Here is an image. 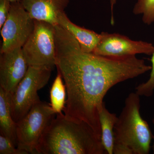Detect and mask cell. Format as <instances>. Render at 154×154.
I'll list each match as a JSON object with an SVG mask.
<instances>
[{"label": "cell", "instance_id": "6da1fadb", "mask_svg": "<svg viewBox=\"0 0 154 154\" xmlns=\"http://www.w3.org/2000/svg\"><path fill=\"white\" fill-rule=\"evenodd\" d=\"M56 66L64 80L67 118L89 125L101 138L99 114L110 88L151 70V66L136 56L113 57L82 50L71 34L55 26Z\"/></svg>", "mask_w": 154, "mask_h": 154}, {"label": "cell", "instance_id": "7a4b0ae2", "mask_svg": "<svg viewBox=\"0 0 154 154\" xmlns=\"http://www.w3.org/2000/svg\"><path fill=\"white\" fill-rule=\"evenodd\" d=\"M45 131L36 154H106L101 138L83 121L56 114Z\"/></svg>", "mask_w": 154, "mask_h": 154}, {"label": "cell", "instance_id": "3957f363", "mask_svg": "<svg viewBox=\"0 0 154 154\" xmlns=\"http://www.w3.org/2000/svg\"><path fill=\"white\" fill-rule=\"evenodd\" d=\"M140 96L131 93L114 128L113 154H148L152 134L148 123L141 116Z\"/></svg>", "mask_w": 154, "mask_h": 154}, {"label": "cell", "instance_id": "277c9868", "mask_svg": "<svg viewBox=\"0 0 154 154\" xmlns=\"http://www.w3.org/2000/svg\"><path fill=\"white\" fill-rule=\"evenodd\" d=\"M52 70L46 67L29 66L14 93L10 94L11 114L15 122L23 118L40 99L37 92L47 85Z\"/></svg>", "mask_w": 154, "mask_h": 154}, {"label": "cell", "instance_id": "5b68a950", "mask_svg": "<svg viewBox=\"0 0 154 154\" xmlns=\"http://www.w3.org/2000/svg\"><path fill=\"white\" fill-rule=\"evenodd\" d=\"M56 113L50 104L39 99L29 112L17 122V148L36 154L38 142Z\"/></svg>", "mask_w": 154, "mask_h": 154}, {"label": "cell", "instance_id": "8992f818", "mask_svg": "<svg viewBox=\"0 0 154 154\" xmlns=\"http://www.w3.org/2000/svg\"><path fill=\"white\" fill-rule=\"evenodd\" d=\"M35 20L33 32L22 48L29 66L53 69L57 61L55 25Z\"/></svg>", "mask_w": 154, "mask_h": 154}, {"label": "cell", "instance_id": "52a82bcc", "mask_svg": "<svg viewBox=\"0 0 154 154\" xmlns=\"http://www.w3.org/2000/svg\"><path fill=\"white\" fill-rule=\"evenodd\" d=\"M35 20L21 1L11 3L8 19L1 29V53L22 48L34 30Z\"/></svg>", "mask_w": 154, "mask_h": 154}, {"label": "cell", "instance_id": "ba28073f", "mask_svg": "<svg viewBox=\"0 0 154 154\" xmlns=\"http://www.w3.org/2000/svg\"><path fill=\"white\" fill-rule=\"evenodd\" d=\"M102 38L93 53L108 57H120L137 54L152 55L153 45L143 41H134L118 33L102 32Z\"/></svg>", "mask_w": 154, "mask_h": 154}, {"label": "cell", "instance_id": "9c48e42d", "mask_svg": "<svg viewBox=\"0 0 154 154\" xmlns=\"http://www.w3.org/2000/svg\"><path fill=\"white\" fill-rule=\"evenodd\" d=\"M29 65L22 48L0 55V87L13 94L28 71Z\"/></svg>", "mask_w": 154, "mask_h": 154}, {"label": "cell", "instance_id": "30bf717a", "mask_svg": "<svg viewBox=\"0 0 154 154\" xmlns=\"http://www.w3.org/2000/svg\"><path fill=\"white\" fill-rule=\"evenodd\" d=\"M70 0H21L25 10L34 20L58 25L59 14L64 12Z\"/></svg>", "mask_w": 154, "mask_h": 154}, {"label": "cell", "instance_id": "8fae6325", "mask_svg": "<svg viewBox=\"0 0 154 154\" xmlns=\"http://www.w3.org/2000/svg\"><path fill=\"white\" fill-rule=\"evenodd\" d=\"M57 23L75 37L85 52L93 53L102 38L101 33L80 27L72 22L65 12L59 14Z\"/></svg>", "mask_w": 154, "mask_h": 154}, {"label": "cell", "instance_id": "7c38bea8", "mask_svg": "<svg viewBox=\"0 0 154 154\" xmlns=\"http://www.w3.org/2000/svg\"><path fill=\"white\" fill-rule=\"evenodd\" d=\"M0 134L8 138L17 147V122L11 114L10 94L0 87Z\"/></svg>", "mask_w": 154, "mask_h": 154}, {"label": "cell", "instance_id": "4fadbf2b", "mask_svg": "<svg viewBox=\"0 0 154 154\" xmlns=\"http://www.w3.org/2000/svg\"><path fill=\"white\" fill-rule=\"evenodd\" d=\"M118 117L109 111L105 102L99 114L101 140L106 153L113 154L114 145V128Z\"/></svg>", "mask_w": 154, "mask_h": 154}, {"label": "cell", "instance_id": "5bb4252c", "mask_svg": "<svg viewBox=\"0 0 154 154\" xmlns=\"http://www.w3.org/2000/svg\"><path fill=\"white\" fill-rule=\"evenodd\" d=\"M60 73L54 80L50 91L51 106L56 114L61 113L65 107L66 91Z\"/></svg>", "mask_w": 154, "mask_h": 154}, {"label": "cell", "instance_id": "9a60e30c", "mask_svg": "<svg viewBox=\"0 0 154 154\" xmlns=\"http://www.w3.org/2000/svg\"><path fill=\"white\" fill-rule=\"evenodd\" d=\"M135 15H142L143 22L147 25L154 23V0H137L133 10Z\"/></svg>", "mask_w": 154, "mask_h": 154}, {"label": "cell", "instance_id": "2e32d148", "mask_svg": "<svg viewBox=\"0 0 154 154\" xmlns=\"http://www.w3.org/2000/svg\"><path fill=\"white\" fill-rule=\"evenodd\" d=\"M151 61L152 69L149 79L145 82L139 84L135 88L136 93L140 96L150 97L154 92V51L152 55Z\"/></svg>", "mask_w": 154, "mask_h": 154}, {"label": "cell", "instance_id": "e0dca14e", "mask_svg": "<svg viewBox=\"0 0 154 154\" xmlns=\"http://www.w3.org/2000/svg\"><path fill=\"white\" fill-rule=\"evenodd\" d=\"M27 152L17 148L11 140L0 134V154H28Z\"/></svg>", "mask_w": 154, "mask_h": 154}, {"label": "cell", "instance_id": "ac0fdd59", "mask_svg": "<svg viewBox=\"0 0 154 154\" xmlns=\"http://www.w3.org/2000/svg\"><path fill=\"white\" fill-rule=\"evenodd\" d=\"M11 3L9 0H0V29L8 17Z\"/></svg>", "mask_w": 154, "mask_h": 154}, {"label": "cell", "instance_id": "d6986e66", "mask_svg": "<svg viewBox=\"0 0 154 154\" xmlns=\"http://www.w3.org/2000/svg\"><path fill=\"white\" fill-rule=\"evenodd\" d=\"M110 9H111V18H110V24L112 25H114V19L113 17V7L116 4L117 0H110Z\"/></svg>", "mask_w": 154, "mask_h": 154}, {"label": "cell", "instance_id": "ffe728a7", "mask_svg": "<svg viewBox=\"0 0 154 154\" xmlns=\"http://www.w3.org/2000/svg\"><path fill=\"white\" fill-rule=\"evenodd\" d=\"M152 123L153 124V125L154 126V117L153 119H152ZM153 139L154 140V143L153 144L152 146V150H153V154H154V136H153Z\"/></svg>", "mask_w": 154, "mask_h": 154}, {"label": "cell", "instance_id": "44dd1931", "mask_svg": "<svg viewBox=\"0 0 154 154\" xmlns=\"http://www.w3.org/2000/svg\"><path fill=\"white\" fill-rule=\"evenodd\" d=\"M11 3L16 2H19L21 1V0H9Z\"/></svg>", "mask_w": 154, "mask_h": 154}]
</instances>
